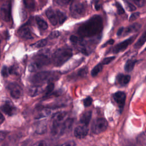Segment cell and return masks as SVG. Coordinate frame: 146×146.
<instances>
[{
  "instance_id": "obj_1",
  "label": "cell",
  "mask_w": 146,
  "mask_h": 146,
  "mask_svg": "<svg viewBox=\"0 0 146 146\" xmlns=\"http://www.w3.org/2000/svg\"><path fill=\"white\" fill-rule=\"evenodd\" d=\"M103 29V20L100 15H94L82 23L78 30V34L82 37H91L99 34Z\"/></svg>"
},
{
  "instance_id": "obj_2",
  "label": "cell",
  "mask_w": 146,
  "mask_h": 146,
  "mask_svg": "<svg viewBox=\"0 0 146 146\" xmlns=\"http://www.w3.org/2000/svg\"><path fill=\"white\" fill-rule=\"evenodd\" d=\"M59 77V73L55 71H42L35 74L31 78V82L35 85L43 84L46 83H52Z\"/></svg>"
},
{
  "instance_id": "obj_3",
  "label": "cell",
  "mask_w": 146,
  "mask_h": 146,
  "mask_svg": "<svg viewBox=\"0 0 146 146\" xmlns=\"http://www.w3.org/2000/svg\"><path fill=\"white\" fill-rule=\"evenodd\" d=\"M72 55L70 48L63 47L56 50L52 55V61L55 66L59 67L66 62Z\"/></svg>"
},
{
  "instance_id": "obj_4",
  "label": "cell",
  "mask_w": 146,
  "mask_h": 146,
  "mask_svg": "<svg viewBox=\"0 0 146 146\" xmlns=\"http://www.w3.org/2000/svg\"><path fill=\"white\" fill-rule=\"evenodd\" d=\"M50 62L48 54L44 52L35 55L29 66V70L31 72H34L47 65Z\"/></svg>"
},
{
  "instance_id": "obj_5",
  "label": "cell",
  "mask_w": 146,
  "mask_h": 146,
  "mask_svg": "<svg viewBox=\"0 0 146 146\" xmlns=\"http://www.w3.org/2000/svg\"><path fill=\"white\" fill-rule=\"evenodd\" d=\"M108 127V122L104 118L95 119L92 124L91 131L95 134H99L104 132Z\"/></svg>"
},
{
  "instance_id": "obj_6",
  "label": "cell",
  "mask_w": 146,
  "mask_h": 146,
  "mask_svg": "<svg viewBox=\"0 0 146 146\" xmlns=\"http://www.w3.org/2000/svg\"><path fill=\"white\" fill-rule=\"evenodd\" d=\"M70 10L72 17L79 18L84 15L85 13V6L82 3L73 2L70 6Z\"/></svg>"
},
{
  "instance_id": "obj_7",
  "label": "cell",
  "mask_w": 146,
  "mask_h": 146,
  "mask_svg": "<svg viewBox=\"0 0 146 146\" xmlns=\"http://www.w3.org/2000/svg\"><path fill=\"white\" fill-rule=\"evenodd\" d=\"M136 36H137L136 35L132 36L129 37V38L124 40V41L117 44L115 47H113L111 49V51L112 53L117 54L118 52H120L121 51L125 50L133 42V40L135 39Z\"/></svg>"
},
{
  "instance_id": "obj_8",
  "label": "cell",
  "mask_w": 146,
  "mask_h": 146,
  "mask_svg": "<svg viewBox=\"0 0 146 146\" xmlns=\"http://www.w3.org/2000/svg\"><path fill=\"white\" fill-rule=\"evenodd\" d=\"M7 88L11 96L14 99H18L23 94L22 88L16 83H11L7 86Z\"/></svg>"
},
{
  "instance_id": "obj_9",
  "label": "cell",
  "mask_w": 146,
  "mask_h": 146,
  "mask_svg": "<svg viewBox=\"0 0 146 146\" xmlns=\"http://www.w3.org/2000/svg\"><path fill=\"white\" fill-rule=\"evenodd\" d=\"M0 14L2 19L8 22L11 18V5L10 2H6L3 3L0 9Z\"/></svg>"
},
{
  "instance_id": "obj_10",
  "label": "cell",
  "mask_w": 146,
  "mask_h": 146,
  "mask_svg": "<svg viewBox=\"0 0 146 146\" xmlns=\"http://www.w3.org/2000/svg\"><path fill=\"white\" fill-rule=\"evenodd\" d=\"M113 98L118 106L120 112L123 110L126 99V95L123 91H117L113 94Z\"/></svg>"
},
{
  "instance_id": "obj_11",
  "label": "cell",
  "mask_w": 146,
  "mask_h": 146,
  "mask_svg": "<svg viewBox=\"0 0 146 146\" xmlns=\"http://www.w3.org/2000/svg\"><path fill=\"white\" fill-rule=\"evenodd\" d=\"M88 132V125L83 124L77 126L74 130V135L78 139H83L85 137Z\"/></svg>"
},
{
  "instance_id": "obj_12",
  "label": "cell",
  "mask_w": 146,
  "mask_h": 146,
  "mask_svg": "<svg viewBox=\"0 0 146 146\" xmlns=\"http://www.w3.org/2000/svg\"><path fill=\"white\" fill-rule=\"evenodd\" d=\"M1 110L6 115L9 116L13 115L16 112V108L14 106L13 104L10 101H6L1 107Z\"/></svg>"
},
{
  "instance_id": "obj_13",
  "label": "cell",
  "mask_w": 146,
  "mask_h": 146,
  "mask_svg": "<svg viewBox=\"0 0 146 146\" xmlns=\"http://www.w3.org/2000/svg\"><path fill=\"white\" fill-rule=\"evenodd\" d=\"M46 15L47 17L48 18V19H49L50 23L52 25L56 26V25L59 24L56 11H54L51 9H48L46 11Z\"/></svg>"
},
{
  "instance_id": "obj_14",
  "label": "cell",
  "mask_w": 146,
  "mask_h": 146,
  "mask_svg": "<svg viewBox=\"0 0 146 146\" xmlns=\"http://www.w3.org/2000/svg\"><path fill=\"white\" fill-rule=\"evenodd\" d=\"M18 34L21 38L25 39H31L33 38L30 29L26 26H22L18 30Z\"/></svg>"
},
{
  "instance_id": "obj_15",
  "label": "cell",
  "mask_w": 146,
  "mask_h": 146,
  "mask_svg": "<svg viewBox=\"0 0 146 146\" xmlns=\"http://www.w3.org/2000/svg\"><path fill=\"white\" fill-rule=\"evenodd\" d=\"M130 79L131 76L129 75L119 74L116 78V83L121 86H124L129 83Z\"/></svg>"
},
{
  "instance_id": "obj_16",
  "label": "cell",
  "mask_w": 146,
  "mask_h": 146,
  "mask_svg": "<svg viewBox=\"0 0 146 146\" xmlns=\"http://www.w3.org/2000/svg\"><path fill=\"white\" fill-rule=\"evenodd\" d=\"M67 112L64 111H59L55 113L52 117V123H62L66 117Z\"/></svg>"
},
{
  "instance_id": "obj_17",
  "label": "cell",
  "mask_w": 146,
  "mask_h": 146,
  "mask_svg": "<svg viewBox=\"0 0 146 146\" xmlns=\"http://www.w3.org/2000/svg\"><path fill=\"white\" fill-rule=\"evenodd\" d=\"M141 27V25L137 23H133L128 27H127L126 28H124L123 30V35H127V34H129V33H133V32H136L137 31H138Z\"/></svg>"
},
{
  "instance_id": "obj_18",
  "label": "cell",
  "mask_w": 146,
  "mask_h": 146,
  "mask_svg": "<svg viewBox=\"0 0 146 146\" xmlns=\"http://www.w3.org/2000/svg\"><path fill=\"white\" fill-rule=\"evenodd\" d=\"M43 92V89L39 85H34L29 88L28 93L31 96H35Z\"/></svg>"
},
{
  "instance_id": "obj_19",
  "label": "cell",
  "mask_w": 146,
  "mask_h": 146,
  "mask_svg": "<svg viewBox=\"0 0 146 146\" xmlns=\"http://www.w3.org/2000/svg\"><path fill=\"white\" fill-rule=\"evenodd\" d=\"M91 116H92V112L90 111H86L84 113H83L80 116V122L83 124L88 125L91 120Z\"/></svg>"
},
{
  "instance_id": "obj_20",
  "label": "cell",
  "mask_w": 146,
  "mask_h": 146,
  "mask_svg": "<svg viewBox=\"0 0 146 146\" xmlns=\"http://www.w3.org/2000/svg\"><path fill=\"white\" fill-rule=\"evenodd\" d=\"M47 131V123L45 121H41L38 123L36 128L35 132L38 134L44 133Z\"/></svg>"
},
{
  "instance_id": "obj_21",
  "label": "cell",
  "mask_w": 146,
  "mask_h": 146,
  "mask_svg": "<svg viewBox=\"0 0 146 146\" xmlns=\"http://www.w3.org/2000/svg\"><path fill=\"white\" fill-rule=\"evenodd\" d=\"M137 62L136 59H128L125 65H124V70L126 72H131L134 68V66Z\"/></svg>"
},
{
  "instance_id": "obj_22",
  "label": "cell",
  "mask_w": 146,
  "mask_h": 146,
  "mask_svg": "<svg viewBox=\"0 0 146 146\" xmlns=\"http://www.w3.org/2000/svg\"><path fill=\"white\" fill-rule=\"evenodd\" d=\"M35 21H36V22L38 26H39V27L40 29L44 30H46L47 29L48 25L44 20H43L41 18H40L39 17H36Z\"/></svg>"
},
{
  "instance_id": "obj_23",
  "label": "cell",
  "mask_w": 146,
  "mask_h": 146,
  "mask_svg": "<svg viewBox=\"0 0 146 146\" xmlns=\"http://www.w3.org/2000/svg\"><path fill=\"white\" fill-rule=\"evenodd\" d=\"M103 64L102 63H99L93 68V69L91 71V75L92 77H95L97 76L98 74L102 71L103 69Z\"/></svg>"
},
{
  "instance_id": "obj_24",
  "label": "cell",
  "mask_w": 146,
  "mask_h": 146,
  "mask_svg": "<svg viewBox=\"0 0 146 146\" xmlns=\"http://www.w3.org/2000/svg\"><path fill=\"white\" fill-rule=\"evenodd\" d=\"M146 41V31L144 32L141 37L137 40V42L135 44L134 47L136 48H140Z\"/></svg>"
},
{
  "instance_id": "obj_25",
  "label": "cell",
  "mask_w": 146,
  "mask_h": 146,
  "mask_svg": "<svg viewBox=\"0 0 146 146\" xmlns=\"http://www.w3.org/2000/svg\"><path fill=\"white\" fill-rule=\"evenodd\" d=\"M54 88V84L53 83H49V84L47 85V86L46 87V88L44 90V96H48V95H51L52 92L53 91Z\"/></svg>"
},
{
  "instance_id": "obj_26",
  "label": "cell",
  "mask_w": 146,
  "mask_h": 146,
  "mask_svg": "<svg viewBox=\"0 0 146 146\" xmlns=\"http://www.w3.org/2000/svg\"><path fill=\"white\" fill-rule=\"evenodd\" d=\"M50 113V110H48V108H44L42 109L39 113L38 116H36V119H39V118H42V117H46L47 116H48L49 114Z\"/></svg>"
},
{
  "instance_id": "obj_27",
  "label": "cell",
  "mask_w": 146,
  "mask_h": 146,
  "mask_svg": "<svg viewBox=\"0 0 146 146\" xmlns=\"http://www.w3.org/2000/svg\"><path fill=\"white\" fill-rule=\"evenodd\" d=\"M56 11V13H57V14H58V17L59 23L60 25L62 24L66 21V19H67V17H66V15L63 12L60 11V10H57Z\"/></svg>"
},
{
  "instance_id": "obj_28",
  "label": "cell",
  "mask_w": 146,
  "mask_h": 146,
  "mask_svg": "<svg viewBox=\"0 0 146 146\" xmlns=\"http://www.w3.org/2000/svg\"><path fill=\"white\" fill-rule=\"evenodd\" d=\"M47 42L46 39H41V40L36 42L34 44H33V46L36 48H40V47H43L44 46H46L47 44Z\"/></svg>"
},
{
  "instance_id": "obj_29",
  "label": "cell",
  "mask_w": 146,
  "mask_h": 146,
  "mask_svg": "<svg viewBox=\"0 0 146 146\" xmlns=\"http://www.w3.org/2000/svg\"><path fill=\"white\" fill-rule=\"evenodd\" d=\"M88 74V68L87 67H84L82 68L81 69H80L78 71V75L79 77L81 78H83L86 76V75Z\"/></svg>"
},
{
  "instance_id": "obj_30",
  "label": "cell",
  "mask_w": 146,
  "mask_h": 146,
  "mask_svg": "<svg viewBox=\"0 0 146 146\" xmlns=\"http://www.w3.org/2000/svg\"><path fill=\"white\" fill-rule=\"evenodd\" d=\"M124 2V4H125V6L126 7V9L129 11H133L134 10H136V7L133 5L132 4L131 2H128V1L127 0H123Z\"/></svg>"
},
{
  "instance_id": "obj_31",
  "label": "cell",
  "mask_w": 146,
  "mask_h": 146,
  "mask_svg": "<svg viewBox=\"0 0 146 146\" xmlns=\"http://www.w3.org/2000/svg\"><path fill=\"white\" fill-rule=\"evenodd\" d=\"M1 74L3 77H7L10 74L9 68L6 66H3L1 70Z\"/></svg>"
},
{
  "instance_id": "obj_32",
  "label": "cell",
  "mask_w": 146,
  "mask_h": 146,
  "mask_svg": "<svg viewBox=\"0 0 146 146\" xmlns=\"http://www.w3.org/2000/svg\"><path fill=\"white\" fill-rule=\"evenodd\" d=\"M70 40H71V42L72 43H73L74 44H79L80 41L82 40V39L78 38L75 35H71L70 38Z\"/></svg>"
},
{
  "instance_id": "obj_33",
  "label": "cell",
  "mask_w": 146,
  "mask_h": 146,
  "mask_svg": "<svg viewBox=\"0 0 146 146\" xmlns=\"http://www.w3.org/2000/svg\"><path fill=\"white\" fill-rule=\"evenodd\" d=\"M115 58V56H109V57H107L106 58H104L102 62V63L103 64H108L110 63H111L112 61H113Z\"/></svg>"
},
{
  "instance_id": "obj_34",
  "label": "cell",
  "mask_w": 146,
  "mask_h": 146,
  "mask_svg": "<svg viewBox=\"0 0 146 146\" xmlns=\"http://www.w3.org/2000/svg\"><path fill=\"white\" fill-rule=\"evenodd\" d=\"M92 103V99L90 96L87 97L83 100V104H84V107H89L90 106H91Z\"/></svg>"
},
{
  "instance_id": "obj_35",
  "label": "cell",
  "mask_w": 146,
  "mask_h": 146,
  "mask_svg": "<svg viewBox=\"0 0 146 146\" xmlns=\"http://www.w3.org/2000/svg\"><path fill=\"white\" fill-rule=\"evenodd\" d=\"M116 7L117 9V12L119 14L121 15V14H123L124 13L125 11H124L123 7L119 2H116Z\"/></svg>"
},
{
  "instance_id": "obj_36",
  "label": "cell",
  "mask_w": 146,
  "mask_h": 146,
  "mask_svg": "<svg viewBox=\"0 0 146 146\" xmlns=\"http://www.w3.org/2000/svg\"><path fill=\"white\" fill-rule=\"evenodd\" d=\"M10 74H19V68L16 66H13L9 68Z\"/></svg>"
},
{
  "instance_id": "obj_37",
  "label": "cell",
  "mask_w": 146,
  "mask_h": 146,
  "mask_svg": "<svg viewBox=\"0 0 146 146\" xmlns=\"http://www.w3.org/2000/svg\"><path fill=\"white\" fill-rule=\"evenodd\" d=\"M140 15V13L139 12H136V13H132L131 16L129 17V22H132V21H133L135 20H136Z\"/></svg>"
},
{
  "instance_id": "obj_38",
  "label": "cell",
  "mask_w": 146,
  "mask_h": 146,
  "mask_svg": "<svg viewBox=\"0 0 146 146\" xmlns=\"http://www.w3.org/2000/svg\"><path fill=\"white\" fill-rule=\"evenodd\" d=\"M138 7H142L145 5V0H131Z\"/></svg>"
},
{
  "instance_id": "obj_39",
  "label": "cell",
  "mask_w": 146,
  "mask_h": 146,
  "mask_svg": "<svg viewBox=\"0 0 146 146\" xmlns=\"http://www.w3.org/2000/svg\"><path fill=\"white\" fill-rule=\"evenodd\" d=\"M60 33L58 31H54L50 33V34L48 36V38L50 39H54L56 38H58L60 35Z\"/></svg>"
},
{
  "instance_id": "obj_40",
  "label": "cell",
  "mask_w": 146,
  "mask_h": 146,
  "mask_svg": "<svg viewBox=\"0 0 146 146\" xmlns=\"http://www.w3.org/2000/svg\"><path fill=\"white\" fill-rule=\"evenodd\" d=\"M7 134V132L0 131V141L3 140L5 138Z\"/></svg>"
},
{
  "instance_id": "obj_41",
  "label": "cell",
  "mask_w": 146,
  "mask_h": 146,
  "mask_svg": "<svg viewBox=\"0 0 146 146\" xmlns=\"http://www.w3.org/2000/svg\"><path fill=\"white\" fill-rule=\"evenodd\" d=\"M113 43H114V40L112 39H109L108 40H107L106 43H105L104 44H103L102 45V47H105V46H107L108 44L112 45V44H113Z\"/></svg>"
},
{
  "instance_id": "obj_42",
  "label": "cell",
  "mask_w": 146,
  "mask_h": 146,
  "mask_svg": "<svg viewBox=\"0 0 146 146\" xmlns=\"http://www.w3.org/2000/svg\"><path fill=\"white\" fill-rule=\"evenodd\" d=\"M76 144L73 141H67L65 143H63L62 144V145H70V146H72V145H75Z\"/></svg>"
},
{
  "instance_id": "obj_43",
  "label": "cell",
  "mask_w": 146,
  "mask_h": 146,
  "mask_svg": "<svg viewBox=\"0 0 146 146\" xmlns=\"http://www.w3.org/2000/svg\"><path fill=\"white\" fill-rule=\"evenodd\" d=\"M123 30H124V27H123L119 29V30H117V36H120V35H121L123 34Z\"/></svg>"
},
{
  "instance_id": "obj_44",
  "label": "cell",
  "mask_w": 146,
  "mask_h": 146,
  "mask_svg": "<svg viewBox=\"0 0 146 146\" xmlns=\"http://www.w3.org/2000/svg\"><path fill=\"white\" fill-rule=\"evenodd\" d=\"M100 0H94V3H95V9L96 10H99V8H100V5H98V3L100 1Z\"/></svg>"
},
{
  "instance_id": "obj_45",
  "label": "cell",
  "mask_w": 146,
  "mask_h": 146,
  "mask_svg": "<svg viewBox=\"0 0 146 146\" xmlns=\"http://www.w3.org/2000/svg\"><path fill=\"white\" fill-rule=\"evenodd\" d=\"M34 145H47V144L45 143V141H40L39 142H38L37 143H35Z\"/></svg>"
},
{
  "instance_id": "obj_46",
  "label": "cell",
  "mask_w": 146,
  "mask_h": 146,
  "mask_svg": "<svg viewBox=\"0 0 146 146\" xmlns=\"http://www.w3.org/2000/svg\"><path fill=\"white\" fill-rule=\"evenodd\" d=\"M5 120V117L2 113L0 112V124H1Z\"/></svg>"
},
{
  "instance_id": "obj_47",
  "label": "cell",
  "mask_w": 146,
  "mask_h": 146,
  "mask_svg": "<svg viewBox=\"0 0 146 146\" xmlns=\"http://www.w3.org/2000/svg\"><path fill=\"white\" fill-rule=\"evenodd\" d=\"M63 2H64V3H66V2L67 3H68V2H74L75 0H62Z\"/></svg>"
},
{
  "instance_id": "obj_48",
  "label": "cell",
  "mask_w": 146,
  "mask_h": 146,
  "mask_svg": "<svg viewBox=\"0 0 146 146\" xmlns=\"http://www.w3.org/2000/svg\"><path fill=\"white\" fill-rule=\"evenodd\" d=\"M144 51H146V48H145L144 50Z\"/></svg>"
},
{
  "instance_id": "obj_49",
  "label": "cell",
  "mask_w": 146,
  "mask_h": 146,
  "mask_svg": "<svg viewBox=\"0 0 146 146\" xmlns=\"http://www.w3.org/2000/svg\"><path fill=\"white\" fill-rule=\"evenodd\" d=\"M0 43H1V39H0Z\"/></svg>"
}]
</instances>
